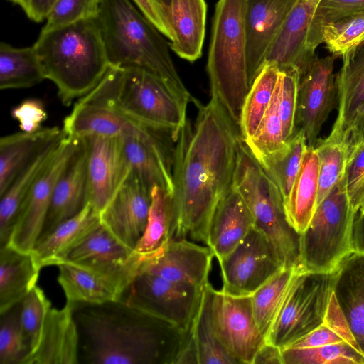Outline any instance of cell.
<instances>
[{
  "instance_id": "cell-1",
  "label": "cell",
  "mask_w": 364,
  "mask_h": 364,
  "mask_svg": "<svg viewBox=\"0 0 364 364\" xmlns=\"http://www.w3.org/2000/svg\"><path fill=\"white\" fill-rule=\"evenodd\" d=\"M193 101L196 122L187 120L173 149L171 239L207 245L213 215L232 187L242 139L218 100Z\"/></svg>"
},
{
  "instance_id": "cell-2",
  "label": "cell",
  "mask_w": 364,
  "mask_h": 364,
  "mask_svg": "<svg viewBox=\"0 0 364 364\" xmlns=\"http://www.w3.org/2000/svg\"><path fill=\"white\" fill-rule=\"evenodd\" d=\"M71 305L80 363L176 364L187 341L188 331L122 297Z\"/></svg>"
},
{
  "instance_id": "cell-3",
  "label": "cell",
  "mask_w": 364,
  "mask_h": 364,
  "mask_svg": "<svg viewBox=\"0 0 364 364\" xmlns=\"http://www.w3.org/2000/svg\"><path fill=\"white\" fill-rule=\"evenodd\" d=\"M33 47L46 79L66 106L89 93L109 68L97 18L41 31Z\"/></svg>"
},
{
  "instance_id": "cell-4",
  "label": "cell",
  "mask_w": 364,
  "mask_h": 364,
  "mask_svg": "<svg viewBox=\"0 0 364 364\" xmlns=\"http://www.w3.org/2000/svg\"><path fill=\"white\" fill-rule=\"evenodd\" d=\"M109 67L145 70L191 95L164 35L129 0H100L97 17Z\"/></svg>"
},
{
  "instance_id": "cell-5",
  "label": "cell",
  "mask_w": 364,
  "mask_h": 364,
  "mask_svg": "<svg viewBox=\"0 0 364 364\" xmlns=\"http://www.w3.org/2000/svg\"><path fill=\"white\" fill-rule=\"evenodd\" d=\"M132 119L170 134L175 142L185 126L191 95L140 68L109 67L90 92Z\"/></svg>"
},
{
  "instance_id": "cell-6",
  "label": "cell",
  "mask_w": 364,
  "mask_h": 364,
  "mask_svg": "<svg viewBox=\"0 0 364 364\" xmlns=\"http://www.w3.org/2000/svg\"><path fill=\"white\" fill-rule=\"evenodd\" d=\"M247 0H218L213 19L207 62L211 97L239 127L250 90L247 61Z\"/></svg>"
},
{
  "instance_id": "cell-7",
  "label": "cell",
  "mask_w": 364,
  "mask_h": 364,
  "mask_svg": "<svg viewBox=\"0 0 364 364\" xmlns=\"http://www.w3.org/2000/svg\"><path fill=\"white\" fill-rule=\"evenodd\" d=\"M232 186L247 205L259 230L286 268L300 266V237L289 223L282 193L242 141Z\"/></svg>"
},
{
  "instance_id": "cell-8",
  "label": "cell",
  "mask_w": 364,
  "mask_h": 364,
  "mask_svg": "<svg viewBox=\"0 0 364 364\" xmlns=\"http://www.w3.org/2000/svg\"><path fill=\"white\" fill-rule=\"evenodd\" d=\"M357 212L353 208L344 176L316 206L300 237L302 270L330 272L353 253V226Z\"/></svg>"
},
{
  "instance_id": "cell-9",
  "label": "cell",
  "mask_w": 364,
  "mask_h": 364,
  "mask_svg": "<svg viewBox=\"0 0 364 364\" xmlns=\"http://www.w3.org/2000/svg\"><path fill=\"white\" fill-rule=\"evenodd\" d=\"M336 269L295 274L266 339L283 349L323 323Z\"/></svg>"
},
{
  "instance_id": "cell-10",
  "label": "cell",
  "mask_w": 364,
  "mask_h": 364,
  "mask_svg": "<svg viewBox=\"0 0 364 364\" xmlns=\"http://www.w3.org/2000/svg\"><path fill=\"white\" fill-rule=\"evenodd\" d=\"M80 144L81 139L65 134L57 154L23 203L6 245L21 252H32L43 230L55 185Z\"/></svg>"
},
{
  "instance_id": "cell-11",
  "label": "cell",
  "mask_w": 364,
  "mask_h": 364,
  "mask_svg": "<svg viewBox=\"0 0 364 364\" xmlns=\"http://www.w3.org/2000/svg\"><path fill=\"white\" fill-rule=\"evenodd\" d=\"M219 264L220 291L235 296H251L285 268L268 240L255 228Z\"/></svg>"
},
{
  "instance_id": "cell-12",
  "label": "cell",
  "mask_w": 364,
  "mask_h": 364,
  "mask_svg": "<svg viewBox=\"0 0 364 364\" xmlns=\"http://www.w3.org/2000/svg\"><path fill=\"white\" fill-rule=\"evenodd\" d=\"M204 289L139 272L122 296L188 331Z\"/></svg>"
},
{
  "instance_id": "cell-13",
  "label": "cell",
  "mask_w": 364,
  "mask_h": 364,
  "mask_svg": "<svg viewBox=\"0 0 364 364\" xmlns=\"http://www.w3.org/2000/svg\"><path fill=\"white\" fill-rule=\"evenodd\" d=\"M211 316L216 335L237 363L253 364L266 342L256 323L251 296H235L213 289Z\"/></svg>"
},
{
  "instance_id": "cell-14",
  "label": "cell",
  "mask_w": 364,
  "mask_h": 364,
  "mask_svg": "<svg viewBox=\"0 0 364 364\" xmlns=\"http://www.w3.org/2000/svg\"><path fill=\"white\" fill-rule=\"evenodd\" d=\"M335 58L333 55L318 58L315 55L300 75L296 128L304 131L308 146L315 147L337 98Z\"/></svg>"
},
{
  "instance_id": "cell-15",
  "label": "cell",
  "mask_w": 364,
  "mask_h": 364,
  "mask_svg": "<svg viewBox=\"0 0 364 364\" xmlns=\"http://www.w3.org/2000/svg\"><path fill=\"white\" fill-rule=\"evenodd\" d=\"M143 257L122 244L102 225L65 262L91 269L125 293L140 270Z\"/></svg>"
},
{
  "instance_id": "cell-16",
  "label": "cell",
  "mask_w": 364,
  "mask_h": 364,
  "mask_svg": "<svg viewBox=\"0 0 364 364\" xmlns=\"http://www.w3.org/2000/svg\"><path fill=\"white\" fill-rule=\"evenodd\" d=\"M62 129L65 136L79 139L97 135L148 139L161 132L132 119L91 92L75 104Z\"/></svg>"
},
{
  "instance_id": "cell-17",
  "label": "cell",
  "mask_w": 364,
  "mask_h": 364,
  "mask_svg": "<svg viewBox=\"0 0 364 364\" xmlns=\"http://www.w3.org/2000/svg\"><path fill=\"white\" fill-rule=\"evenodd\" d=\"M87 147L88 202L99 213L130 172L123 137L92 136Z\"/></svg>"
},
{
  "instance_id": "cell-18",
  "label": "cell",
  "mask_w": 364,
  "mask_h": 364,
  "mask_svg": "<svg viewBox=\"0 0 364 364\" xmlns=\"http://www.w3.org/2000/svg\"><path fill=\"white\" fill-rule=\"evenodd\" d=\"M214 255L207 245L188 239H171L155 253L143 258L139 272L204 289Z\"/></svg>"
},
{
  "instance_id": "cell-19",
  "label": "cell",
  "mask_w": 364,
  "mask_h": 364,
  "mask_svg": "<svg viewBox=\"0 0 364 364\" xmlns=\"http://www.w3.org/2000/svg\"><path fill=\"white\" fill-rule=\"evenodd\" d=\"M151 191L130 170L114 196L100 212V223L117 240L134 250L147 223Z\"/></svg>"
},
{
  "instance_id": "cell-20",
  "label": "cell",
  "mask_w": 364,
  "mask_h": 364,
  "mask_svg": "<svg viewBox=\"0 0 364 364\" xmlns=\"http://www.w3.org/2000/svg\"><path fill=\"white\" fill-rule=\"evenodd\" d=\"M297 0H247L245 29L247 74L251 86Z\"/></svg>"
},
{
  "instance_id": "cell-21",
  "label": "cell",
  "mask_w": 364,
  "mask_h": 364,
  "mask_svg": "<svg viewBox=\"0 0 364 364\" xmlns=\"http://www.w3.org/2000/svg\"><path fill=\"white\" fill-rule=\"evenodd\" d=\"M318 1H296L271 46L265 63H275L280 70L297 69L301 75L316 55L309 52L308 40Z\"/></svg>"
},
{
  "instance_id": "cell-22",
  "label": "cell",
  "mask_w": 364,
  "mask_h": 364,
  "mask_svg": "<svg viewBox=\"0 0 364 364\" xmlns=\"http://www.w3.org/2000/svg\"><path fill=\"white\" fill-rule=\"evenodd\" d=\"M80 341L73 307L51 308L39 341L23 364H79Z\"/></svg>"
},
{
  "instance_id": "cell-23",
  "label": "cell",
  "mask_w": 364,
  "mask_h": 364,
  "mask_svg": "<svg viewBox=\"0 0 364 364\" xmlns=\"http://www.w3.org/2000/svg\"><path fill=\"white\" fill-rule=\"evenodd\" d=\"M87 202V147L83 138L78 151L55 185L39 239L77 215Z\"/></svg>"
},
{
  "instance_id": "cell-24",
  "label": "cell",
  "mask_w": 364,
  "mask_h": 364,
  "mask_svg": "<svg viewBox=\"0 0 364 364\" xmlns=\"http://www.w3.org/2000/svg\"><path fill=\"white\" fill-rule=\"evenodd\" d=\"M100 225V213L87 202L77 215L37 241L31 252L37 266L42 269L64 262Z\"/></svg>"
},
{
  "instance_id": "cell-25",
  "label": "cell",
  "mask_w": 364,
  "mask_h": 364,
  "mask_svg": "<svg viewBox=\"0 0 364 364\" xmlns=\"http://www.w3.org/2000/svg\"><path fill=\"white\" fill-rule=\"evenodd\" d=\"M251 212L232 186L218 205L208 232V246L220 263L254 228Z\"/></svg>"
},
{
  "instance_id": "cell-26",
  "label": "cell",
  "mask_w": 364,
  "mask_h": 364,
  "mask_svg": "<svg viewBox=\"0 0 364 364\" xmlns=\"http://www.w3.org/2000/svg\"><path fill=\"white\" fill-rule=\"evenodd\" d=\"M341 58L336 77L338 115L327 138L348 141L351 123L364 102V43Z\"/></svg>"
},
{
  "instance_id": "cell-27",
  "label": "cell",
  "mask_w": 364,
  "mask_h": 364,
  "mask_svg": "<svg viewBox=\"0 0 364 364\" xmlns=\"http://www.w3.org/2000/svg\"><path fill=\"white\" fill-rule=\"evenodd\" d=\"M213 289L210 283L204 288L178 364H238L215 331L211 316Z\"/></svg>"
},
{
  "instance_id": "cell-28",
  "label": "cell",
  "mask_w": 364,
  "mask_h": 364,
  "mask_svg": "<svg viewBox=\"0 0 364 364\" xmlns=\"http://www.w3.org/2000/svg\"><path fill=\"white\" fill-rule=\"evenodd\" d=\"M333 294L364 355V255L354 252L336 269Z\"/></svg>"
},
{
  "instance_id": "cell-29",
  "label": "cell",
  "mask_w": 364,
  "mask_h": 364,
  "mask_svg": "<svg viewBox=\"0 0 364 364\" xmlns=\"http://www.w3.org/2000/svg\"><path fill=\"white\" fill-rule=\"evenodd\" d=\"M206 14L205 0H171L168 21L173 39L169 45L181 58L194 62L201 57Z\"/></svg>"
},
{
  "instance_id": "cell-30",
  "label": "cell",
  "mask_w": 364,
  "mask_h": 364,
  "mask_svg": "<svg viewBox=\"0 0 364 364\" xmlns=\"http://www.w3.org/2000/svg\"><path fill=\"white\" fill-rule=\"evenodd\" d=\"M63 134L62 129L53 127L2 136L0 139V197L45 146Z\"/></svg>"
},
{
  "instance_id": "cell-31",
  "label": "cell",
  "mask_w": 364,
  "mask_h": 364,
  "mask_svg": "<svg viewBox=\"0 0 364 364\" xmlns=\"http://www.w3.org/2000/svg\"><path fill=\"white\" fill-rule=\"evenodd\" d=\"M65 134L45 146L16 176L0 202V247L6 245L20 209L34 184L57 154Z\"/></svg>"
},
{
  "instance_id": "cell-32",
  "label": "cell",
  "mask_w": 364,
  "mask_h": 364,
  "mask_svg": "<svg viewBox=\"0 0 364 364\" xmlns=\"http://www.w3.org/2000/svg\"><path fill=\"white\" fill-rule=\"evenodd\" d=\"M41 269L31 252L0 247V314L20 304L36 286Z\"/></svg>"
},
{
  "instance_id": "cell-33",
  "label": "cell",
  "mask_w": 364,
  "mask_h": 364,
  "mask_svg": "<svg viewBox=\"0 0 364 364\" xmlns=\"http://www.w3.org/2000/svg\"><path fill=\"white\" fill-rule=\"evenodd\" d=\"M319 159L315 147H306L284 210L289 224L302 233L315 212L318 188Z\"/></svg>"
},
{
  "instance_id": "cell-34",
  "label": "cell",
  "mask_w": 364,
  "mask_h": 364,
  "mask_svg": "<svg viewBox=\"0 0 364 364\" xmlns=\"http://www.w3.org/2000/svg\"><path fill=\"white\" fill-rule=\"evenodd\" d=\"M58 267V282L67 303L101 304L121 299L123 296L115 284L91 269L68 262Z\"/></svg>"
},
{
  "instance_id": "cell-35",
  "label": "cell",
  "mask_w": 364,
  "mask_h": 364,
  "mask_svg": "<svg viewBox=\"0 0 364 364\" xmlns=\"http://www.w3.org/2000/svg\"><path fill=\"white\" fill-rule=\"evenodd\" d=\"M46 79L43 68L33 46L15 48L0 43V89L33 87Z\"/></svg>"
},
{
  "instance_id": "cell-36",
  "label": "cell",
  "mask_w": 364,
  "mask_h": 364,
  "mask_svg": "<svg viewBox=\"0 0 364 364\" xmlns=\"http://www.w3.org/2000/svg\"><path fill=\"white\" fill-rule=\"evenodd\" d=\"M279 75L278 66L267 62L252 83L243 103L239 124L243 141L251 138L260 124L274 96Z\"/></svg>"
},
{
  "instance_id": "cell-37",
  "label": "cell",
  "mask_w": 364,
  "mask_h": 364,
  "mask_svg": "<svg viewBox=\"0 0 364 364\" xmlns=\"http://www.w3.org/2000/svg\"><path fill=\"white\" fill-rule=\"evenodd\" d=\"M306 147L304 131L296 129L282 148L268 155L255 158L279 189L284 203L299 171Z\"/></svg>"
},
{
  "instance_id": "cell-38",
  "label": "cell",
  "mask_w": 364,
  "mask_h": 364,
  "mask_svg": "<svg viewBox=\"0 0 364 364\" xmlns=\"http://www.w3.org/2000/svg\"><path fill=\"white\" fill-rule=\"evenodd\" d=\"M173 206L171 194L159 186L151 191V202L144 232L134 252L143 258L163 247L171 240Z\"/></svg>"
},
{
  "instance_id": "cell-39",
  "label": "cell",
  "mask_w": 364,
  "mask_h": 364,
  "mask_svg": "<svg viewBox=\"0 0 364 364\" xmlns=\"http://www.w3.org/2000/svg\"><path fill=\"white\" fill-rule=\"evenodd\" d=\"M300 267L283 268L251 295L254 317L262 335L267 339L287 293Z\"/></svg>"
},
{
  "instance_id": "cell-40",
  "label": "cell",
  "mask_w": 364,
  "mask_h": 364,
  "mask_svg": "<svg viewBox=\"0 0 364 364\" xmlns=\"http://www.w3.org/2000/svg\"><path fill=\"white\" fill-rule=\"evenodd\" d=\"M316 145L315 149L319 159L317 206L345 175L349 144L345 140L326 137Z\"/></svg>"
},
{
  "instance_id": "cell-41",
  "label": "cell",
  "mask_w": 364,
  "mask_h": 364,
  "mask_svg": "<svg viewBox=\"0 0 364 364\" xmlns=\"http://www.w3.org/2000/svg\"><path fill=\"white\" fill-rule=\"evenodd\" d=\"M284 364H364V355L346 341L315 348L282 349Z\"/></svg>"
},
{
  "instance_id": "cell-42",
  "label": "cell",
  "mask_w": 364,
  "mask_h": 364,
  "mask_svg": "<svg viewBox=\"0 0 364 364\" xmlns=\"http://www.w3.org/2000/svg\"><path fill=\"white\" fill-rule=\"evenodd\" d=\"M322 38L333 56H343L364 43V11L326 24Z\"/></svg>"
},
{
  "instance_id": "cell-43",
  "label": "cell",
  "mask_w": 364,
  "mask_h": 364,
  "mask_svg": "<svg viewBox=\"0 0 364 364\" xmlns=\"http://www.w3.org/2000/svg\"><path fill=\"white\" fill-rule=\"evenodd\" d=\"M244 143L255 158L273 153L285 144L278 112L277 83L272 100L256 132Z\"/></svg>"
},
{
  "instance_id": "cell-44",
  "label": "cell",
  "mask_w": 364,
  "mask_h": 364,
  "mask_svg": "<svg viewBox=\"0 0 364 364\" xmlns=\"http://www.w3.org/2000/svg\"><path fill=\"white\" fill-rule=\"evenodd\" d=\"M20 311L21 303L1 314L0 364H23L28 354Z\"/></svg>"
},
{
  "instance_id": "cell-45",
  "label": "cell",
  "mask_w": 364,
  "mask_h": 364,
  "mask_svg": "<svg viewBox=\"0 0 364 364\" xmlns=\"http://www.w3.org/2000/svg\"><path fill=\"white\" fill-rule=\"evenodd\" d=\"M50 309V301L38 286L30 291L21 302L20 320L28 348V355L33 351L39 341L46 316Z\"/></svg>"
},
{
  "instance_id": "cell-46",
  "label": "cell",
  "mask_w": 364,
  "mask_h": 364,
  "mask_svg": "<svg viewBox=\"0 0 364 364\" xmlns=\"http://www.w3.org/2000/svg\"><path fill=\"white\" fill-rule=\"evenodd\" d=\"M364 11V0H319L314 13L308 40V49L315 55L323 43V28L328 23Z\"/></svg>"
},
{
  "instance_id": "cell-47",
  "label": "cell",
  "mask_w": 364,
  "mask_h": 364,
  "mask_svg": "<svg viewBox=\"0 0 364 364\" xmlns=\"http://www.w3.org/2000/svg\"><path fill=\"white\" fill-rule=\"evenodd\" d=\"M300 72L295 68L280 70L277 81L278 112L283 138L289 140L296 130V116Z\"/></svg>"
},
{
  "instance_id": "cell-48",
  "label": "cell",
  "mask_w": 364,
  "mask_h": 364,
  "mask_svg": "<svg viewBox=\"0 0 364 364\" xmlns=\"http://www.w3.org/2000/svg\"><path fill=\"white\" fill-rule=\"evenodd\" d=\"M100 0H58L41 31H48L81 20L97 18Z\"/></svg>"
},
{
  "instance_id": "cell-49",
  "label": "cell",
  "mask_w": 364,
  "mask_h": 364,
  "mask_svg": "<svg viewBox=\"0 0 364 364\" xmlns=\"http://www.w3.org/2000/svg\"><path fill=\"white\" fill-rule=\"evenodd\" d=\"M344 177L350 204L358 212L364 196V144L349 153Z\"/></svg>"
},
{
  "instance_id": "cell-50",
  "label": "cell",
  "mask_w": 364,
  "mask_h": 364,
  "mask_svg": "<svg viewBox=\"0 0 364 364\" xmlns=\"http://www.w3.org/2000/svg\"><path fill=\"white\" fill-rule=\"evenodd\" d=\"M11 115L18 121L21 131L26 132L40 129L43 122L48 118L43 102L36 98L22 101L11 109Z\"/></svg>"
},
{
  "instance_id": "cell-51",
  "label": "cell",
  "mask_w": 364,
  "mask_h": 364,
  "mask_svg": "<svg viewBox=\"0 0 364 364\" xmlns=\"http://www.w3.org/2000/svg\"><path fill=\"white\" fill-rule=\"evenodd\" d=\"M323 324L326 325L334 331L343 339V341L350 344L360 351L348 323L340 309L333 292L331 295Z\"/></svg>"
},
{
  "instance_id": "cell-52",
  "label": "cell",
  "mask_w": 364,
  "mask_h": 364,
  "mask_svg": "<svg viewBox=\"0 0 364 364\" xmlns=\"http://www.w3.org/2000/svg\"><path fill=\"white\" fill-rule=\"evenodd\" d=\"M144 16L170 41L173 33L168 18L158 0H132Z\"/></svg>"
},
{
  "instance_id": "cell-53",
  "label": "cell",
  "mask_w": 364,
  "mask_h": 364,
  "mask_svg": "<svg viewBox=\"0 0 364 364\" xmlns=\"http://www.w3.org/2000/svg\"><path fill=\"white\" fill-rule=\"evenodd\" d=\"M344 341L334 331L324 324L299 338L287 348H315L324 345ZM284 349V348H283Z\"/></svg>"
},
{
  "instance_id": "cell-54",
  "label": "cell",
  "mask_w": 364,
  "mask_h": 364,
  "mask_svg": "<svg viewBox=\"0 0 364 364\" xmlns=\"http://www.w3.org/2000/svg\"><path fill=\"white\" fill-rule=\"evenodd\" d=\"M364 144V102L351 123L348 132L349 153Z\"/></svg>"
},
{
  "instance_id": "cell-55",
  "label": "cell",
  "mask_w": 364,
  "mask_h": 364,
  "mask_svg": "<svg viewBox=\"0 0 364 364\" xmlns=\"http://www.w3.org/2000/svg\"><path fill=\"white\" fill-rule=\"evenodd\" d=\"M58 0H28L25 11L27 16L35 22L47 18Z\"/></svg>"
},
{
  "instance_id": "cell-56",
  "label": "cell",
  "mask_w": 364,
  "mask_h": 364,
  "mask_svg": "<svg viewBox=\"0 0 364 364\" xmlns=\"http://www.w3.org/2000/svg\"><path fill=\"white\" fill-rule=\"evenodd\" d=\"M253 364H284L282 349L266 341L258 350Z\"/></svg>"
},
{
  "instance_id": "cell-57",
  "label": "cell",
  "mask_w": 364,
  "mask_h": 364,
  "mask_svg": "<svg viewBox=\"0 0 364 364\" xmlns=\"http://www.w3.org/2000/svg\"><path fill=\"white\" fill-rule=\"evenodd\" d=\"M353 244L355 252L364 255V212L359 210L353 222Z\"/></svg>"
},
{
  "instance_id": "cell-58",
  "label": "cell",
  "mask_w": 364,
  "mask_h": 364,
  "mask_svg": "<svg viewBox=\"0 0 364 364\" xmlns=\"http://www.w3.org/2000/svg\"><path fill=\"white\" fill-rule=\"evenodd\" d=\"M158 1L162 6L168 18V12H169L171 0H158Z\"/></svg>"
},
{
  "instance_id": "cell-59",
  "label": "cell",
  "mask_w": 364,
  "mask_h": 364,
  "mask_svg": "<svg viewBox=\"0 0 364 364\" xmlns=\"http://www.w3.org/2000/svg\"><path fill=\"white\" fill-rule=\"evenodd\" d=\"M10 1H11L12 2L15 3L16 4H18V6H20L23 9L24 11L27 9L28 0H10Z\"/></svg>"
}]
</instances>
